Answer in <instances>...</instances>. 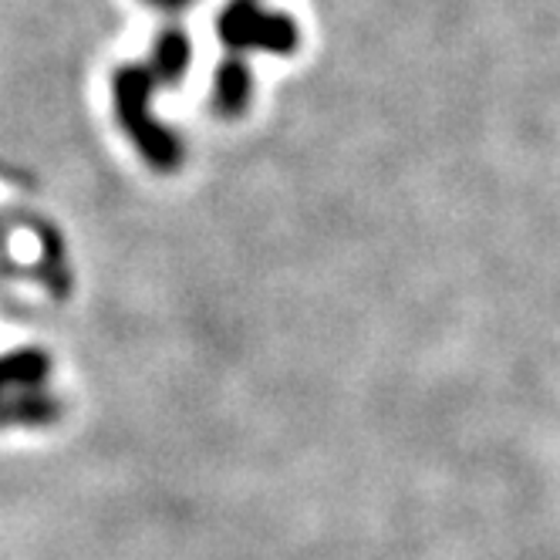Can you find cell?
I'll use <instances>...</instances> for the list:
<instances>
[{
  "label": "cell",
  "instance_id": "1",
  "mask_svg": "<svg viewBox=\"0 0 560 560\" xmlns=\"http://www.w3.org/2000/svg\"><path fill=\"white\" fill-rule=\"evenodd\" d=\"M159 85L155 71L145 68H122L115 74V108L118 118H122L126 132L132 136V142L142 149V155L155 170H179V159H183V145L176 136H170L159 122H152L149 115V98L152 89Z\"/></svg>",
  "mask_w": 560,
  "mask_h": 560
},
{
  "label": "cell",
  "instance_id": "2",
  "mask_svg": "<svg viewBox=\"0 0 560 560\" xmlns=\"http://www.w3.org/2000/svg\"><path fill=\"white\" fill-rule=\"evenodd\" d=\"M220 37L233 51H291L298 45L294 21L284 14H267L257 0H230V8L220 14Z\"/></svg>",
  "mask_w": 560,
  "mask_h": 560
},
{
  "label": "cell",
  "instance_id": "3",
  "mask_svg": "<svg viewBox=\"0 0 560 560\" xmlns=\"http://www.w3.org/2000/svg\"><path fill=\"white\" fill-rule=\"evenodd\" d=\"M217 108L220 115H240L250 102V92H254V78H250V68L244 61H226L217 74Z\"/></svg>",
  "mask_w": 560,
  "mask_h": 560
},
{
  "label": "cell",
  "instance_id": "4",
  "mask_svg": "<svg viewBox=\"0 0 560 560\" xmlns=\"http://www.w3.org/2000/svg\"><path fill=\"white\" fill-rule=\"evenodd\" d=\"M155 8H186L189 0H152Z\"/></svg>",
  "mask_w": 560,
  "mask_h": 560
}]
</instances>
